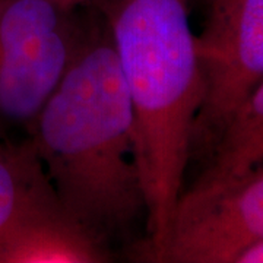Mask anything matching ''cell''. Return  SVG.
Returning <instances> with one entry per match:
<instances>
[{
    "instance_id": "cell-2",
    "label": "cell",
    "mask_w": 263,
    "mask_h": 263,
    "mask_svg": "<svg viewBox=\"0 0 263 263\" xmlns=\"http://www.w3.org/2000/svg\"><path fill=\"white\" fill-rule=\"evenodd\" d=\"M192 0H103L105 27L130 98L136 154L146 196V253L168 238L192 164L203 73Z\"/></svg>"
},
{
    "instance_id": "cell-1",
    "label": "cell",
    "mask_w": 263,
    "mask_h": 263,
    "mask_svg": "<svg viewBox=\"0 0 263 263\" xmlns=\"http://www.w3.org/2000/svg\"><path fill=\"white\" fill-rule=\"evenodd\" d=\"M28 138L60 208L104 245L146 221L135 116L105 24L85 31Z\"/></svg>"
},
{
    "instance_id": "cell-7",
    "label": "cell",
    "mask_w": 263,
    "mask_h": 263,
    "mask_svg": "<svg viewBox=\"0 0 263 263\" xmlns=\"http://www.w3.org/2000/svg\"><path fill=\"white\" fill-rule=\"evenodd\" d=\"M263 162V82L235 110L195 183L241 176Z\"/></svg>"
},
{
    "instance_id": "cell-9",
    "label": "cell",
    "mask_w": 263,
    "mask_h": 263,
    "mask_svg": "<svg viewBox=\"0 0 263 263\" xmlns=\"http://www.w3.org/2000/svg\"><path fill=\"white\" fill-rule=\"evenodd\" d=\"M234 263H263V241L247 247L237 256Z\"/></svg>"
},
{
    "instance_id": "cell-3",
    "label": "cell",
    "mask_w": 263,
    "mask_h": 263,
    "mask_svg": "<svg viewBox=\"0 0 263 263\" xmlns=\"http://www.w3.org/2000/svg\"><path fill=\"white\" fill-rule=\"evenodd\" d=\"M59 0H0V133L27 132L60 85L84 38Z\"/></svg>"
},
{
    "instance_id": "cell-5",
    "label": "cell",
    "mask_w": 263,
    "mask_h": 263,
    "mask_svg": "<svg viewBox=\"0 0 263 263\" xmlns=\"http://www.w3.org/2000/svg\"><path fill=\"white\" fill-rule=\"evenodd\" d=\"M263 241V168L184 189L155 262L234 263Z\"/></svg>"
},
{
    "instance_id": "cell-4",
    "label": "cell",
    "mask_w": 263,
    "mask_h": 263,
    "mask_svg": "<svg viewBox=\"0 0 263 263\" xmlns=\"http://www.w3.org/2000/svg\"><path fill=\"white\" fill-rule=\"evenodd\" d=\"M196 35L203 100L192 136V162L205 164L219 136L263 82V0H221Z\"/></svg>"
},
{
    "instance_id": "cell-11",
    "label": "cell",
    "mask_w": 263,
    "mask_h": 263,
    "mask_svg": "<svg viewBox=\"0 0 263 263\" xmlns=\"http://www.w3.org/2000/svg\"><path fill=\"white\" fill-rule=\"evenodd\" d=\"M60 3H63L67 8H72V9H78L84 5H88V3H92V2H97V0H59Z\"/></svg>"
},
{
    "instance_id": "cell-6",
    "label": "cell",
    "mask_w": 263,
    "mask_h": 263,
    "mask_svg": "<svg viewBox=\"0 0 263 263\" xmlns=\"http://www.w3.org/2000/svg\"><path fill=\"white\" fill-rule=\"evenodd\" d=\"M105 245L75 222L57 199L22 216L0 238V263H101Z\"/></svg>"
},
{
    "instance_id": "cell-8",
    "label": "cell",
    "mask_w": 263,
    "mask_h": 263,
    "mask_svg": "<svg viewBox=\"0 0 263 263\" xmlns=\"http://www.w3.org/2000/svg\"><path fill=\"white\" fill-rule=\"evenodd\" d=\"M56 199L29 138H0V238L29 211Z\"/></svg>"
},
{
    "instance_id": "cell-10",
    "label": "cell",
    "mask_w": 263,
    "mask_h": 263,
    "mask_svg": "<svg viewBox=\"0 0 263 263\" xmlns=\"http://www.w3.org/2000/svg\"><path fill=\"white\" fill-rule=\"evenodd\" d=\"M219 2L221 0H192V6L196 5V6H199V8H202V9L205 10V13H206L208 10L212 9L216 3H219Z\"/></svg>"
}]
</instances>
